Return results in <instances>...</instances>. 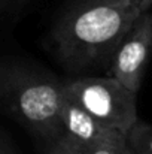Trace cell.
Returning <instances> with one entry per match:
<instances>
[{
    "instance_id": "6da1fadb",
    "label": "cell",
    "mask_w": 152,
    "mask_h": 154,
    "mask_svg": "<svg viewBox=\"0 0 152 154\" xmlns=\"http://www.w3.org/2000/svg\"><path fill=\"white\" fill-rule=\"evenodd\" d=\"M140 14L134 0H75L51 30L52 51L69 72L109 69L119 42Z\"/></svg>"
},
{
    "instance_id": "7a4b0ae2",
    "label": "cell",
    "mask_w": 152,
    "mask_h": 154,
    "mask_svg": "<svg viewBox=\"0 0 152 154\" xmlns=\"http://www.w3.org/2000/svg\"><path fill=\"white\" fill-rule=\"evenodd\" d=\"M63 81L21 60H0V112L21 124L43 145L64 135Z\"/></svg>"
},
{
    "instance_id": "3957f363",
    "label": "cell",
    "mask_w": 152,
    "mask_h": 154,
    "mask_svg": "<svg viewBox=\"0 0 152 154\" xmlns=\"http://www.w3.org/2000/svg\"><path fill=\"white\" fill-rule=\"evenodd\" d=\"M63 93L103 126L128 136L139 121L137 94L113 76H84L63 82Z\"/></svg>"
},
{
    "instance_id": "277c9868",
    "label": "cell",
    "mask_w": 152,
    "mask_h": 154,
    "mask_svg": "<svg viewBox=\"0 0 152 154\" xmlns=\"http://www.w3.org/2000/svg\"><path fill=\"white\" fill-rule=\"evenodd\" d=\"M152 52V12H142L119 42L109 66V76L139 93Z\"/></svg>"
},
{
    "instance_id": "5b68a950",
    "label": "cell",
    "mask_w": 152,
    "mask_h": 154,
    "mask_svg": "<svg viewBox=\"0 0 152 154\" xmlns=\"http://www.w3.org/2000/svg\"><path fill=\"white\" fill-rule=\"evenodd\" d=\"M61 123L64 135L76 144L88 147H107L115 150H130L127 138L93 118L81 106L72 102L63 93Z\"/></svg>"
},
{
    "instance_id": "8992f818",
    "label": "cell",
    "mask_w": 152,
    "mask_h": 154,
    "mask_svg": "<svg viewBox=\"0 0 152 154\" xmlns=\"http://www.w3.org/2000/svg\"><path fill=\"white\" fill-rule=\"evenodd\" d=\"M127 144L133 154H152V124L139 120L130 130Z\"/></svg>"
},
{
    "instance_id": "52a82bcc",
    "label": "cell",
    "mask_w": 152,
    "mask_h": 154,
    "mask_svg": "<svg viewBox=\"0 0 152 154\" xmlns=\"http://www.w3.org/2000/svg\"><path fill=\"white\" fill-rule=\"evenodd\" d=\"M43 154H78V153L73 148V145L70 144L69 138L66 135H63L57 141H54L51 144H46L45 148H43Z\"/></svg>"
},
{
    "instance_id": "ba28073f",
    "label": "cell",
    "mask_w": 152,
    "mask_h": 154,
    "mask_svg": "<svg viewBox=\"0 0 152 154\" xmlns=\"http://www.w3.org/2000/svg\"><path fill=\"white\" fill-rule=\"evenodd\" d=\"M69 141L78 154H131L130 150L122 151V150H115V148H107V147H88V145L76 144L72 139H69Z\"/></svg>"
},
{
    "instance_id": "9c48e42d",
    "label": "cell",
    "mask_w": 152,
    "mask_h": 154,
    "mask_svg": "<svg viewBox=\"0 0 152 154\" xmlns=\"http://www.w3.org/2000/svg\"><path fill=\"white\" fill-rule=\"evenodd\" d=\"M27 2H28V0H0V17L18 11V9L22 8Z\"/></svg>"
},
{
    "instance_id": "30bf717a",
    "label": "cell",
    "mask_w": 152,
    "mask_h": 154,
    "mask_svg": "<svg viewBox=\"0 0 152 154\" xmlns=\"http://www.w3.org/2000/svg\"><path fill=\"white\" fill-rule=\"evenodd\" d=\"M0 154H18L10 139L0 132Z\"/></svg>"
},
{
    "instance_id": "8fae6325",
    "label": "cell",
    "mask_w": 152,
    "mask_h": 154,
    "mask_svg": "<svg viewBox=\"0 0 152 154\" xmlns=\"http://www.w3.org/2000/svg\"><path fill=\"white\" fill-rule=\"evenodd\" d=\"M137 6L142 12H146V11H151L152 8V0H139L137 2Z\"/></svg>"
},
{
    "instance_id": "7c38bea8",
    "label": "cell",
    "mask_w": 152,
    "mask_h": 154,
    "mask_svg": "<svg viewBox=\"0 0 152 154\" xmlns=\"http://www.w3.org/2000/svg\"><path fill=\"white\" fill-rule=\"evenodd\" d=\"M134 2H136V3H137V2H139V0H134Z\"/></svg>"
},
{
    "instance_id": "4fadbf2b",
    "label": "cell",
    "mask_w": 152,
    "mask_h": 154,
    "mask_svg": "<svg viewBox=\"0 0 152 154\" xmlns=\"http://www.w3.org/2000/svg\"><path fill=\"white\" fill-rule=\"evenodd\" d=\"M131 154H133V153H131Z\"/></svg>"
}]
</instances>
